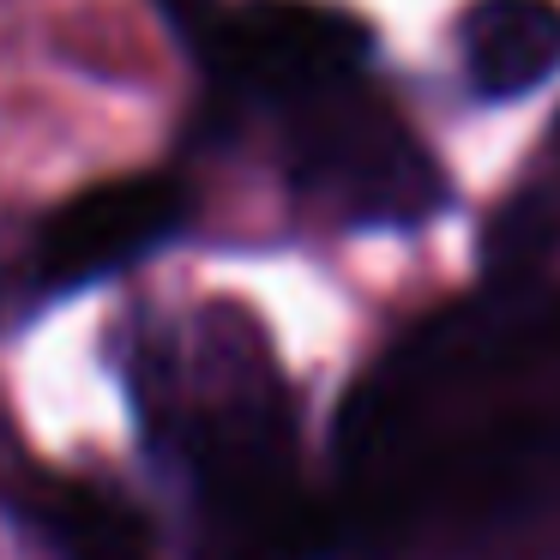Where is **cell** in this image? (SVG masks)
Instances as JSON below:
<instances>
[{
    "mask_svg": "<svg viewBox=\"0 0 560 560\" xmlns=\"http://www.w3.org/2000/svg\"><path fill=\"white\" fill-rule=\"evenodd\" d=\"M290 175L350 223H422L446 206L440 163L362 79L290 109Z\"/></svg>",
    "mask_w": 560,
    "mask_h": 560,
    "instance_id": "cell-1",
    "label": "cell"
},
{
    "mask_svg": "<svg viewBox=\"0 0 560 560\" xmlns=\"http://www.w3.org/2000/svg\"><path fill=\"white\" fill-rule=\"evenodd\" d=\"M368 49H374V31L343 7L242 0L235 13L218 19V31L206 37L199 55L230 91L295 109V103L343 85V79H362Z\"/></svg>",
    "mask_w": 560,
    "mask_h": 560,
    "instance_id": "cell-2",
    "label": "cell"
},
{
    "mask_svg": "<svg viewBox=\"0 0 560 560\" xmlns=\"http://www.w3.org/2000/svg\"><path fill=\"white\" fill-rule=\"evenodd\" d=\"M187 223V187L175 175H115L37 223L25 271L37 295H73L158 254Z\"/></svg>",
    "mask_w": 560,
    "mask_h": 560,
    "instance_id": "cell-3",
    "label": "cell"
},
{
    "mask_svg": "<svg viewBox=\"0 0 560 560\" xmlns=\"http://www.w3.org/2000/svg\"><path fill=\"white\" fill-rule=\"evenodd\" d=\"M464 67L482 97H524L560 73V0H476L464 13Z\"/></svg>",
    "mask_w": 560,
    "mask_h": 560,
    "instance_id": "cell-4",
    "label": "cell"
},
{
    "mask_svg": "<svg viewBox=\"0 0 560 560\" xmlns=\"http://www.w3.org/2000/svg\"><path fill=\"white\" fill-rule=\"evenodd\" d=\"M43 524L55 530L67 560H151L145 518L127 506L115 488L97 482H43L37 506Z\"/></svg>",
    "mask_w": 560,
    "mask_h": 560,
    "instance_id": "cell-5",
    "label": "cell"
},
{
    "mask_svg": "<svg viewBox=\"0 0 560 560\" xmlns=\"http://www.w3.org/2000/svg\"><path fill=\"white\" fill-rule=\"evenodd\" d=\"M560 254V211L542 187L500 199V211L482 230V271L500 290H524L548 271V259Z\"/></svg>",
    "mask_w": 560,
    "mask_h": 560,
    "instance_id": "cell-6",
    "label": "cell"
},
{
    "mask_svg": "<svg viewBox=\"0 0 560 560\" xmlns=\"http://www.w3.org/2000/svg\"><path fill=\"white\" fill-rule=\"evenodd\" d=\"M37 494H43V476L31 470L25 446H19L13 416L0 410V500H13V506H37Z\"/></svg>",
    "mask_w": 560,
    "mask_h": 560,
    "instance_id": "cell-7",
    "label": "cell"
},
{
    "mask_svg": "<svg viewBox=\"0 0 560 560\" xmlns=\"http://www.w3.org/2000/svg\"><path fill=\"white\" fill-rule=\"evenodd\" d=\"M158 13L170 19L194 49H206V37L218 31V19H223V7H218V0H158Z\"/></svg>",
    "mask_w": 560,
    "mask_h": 560,
    "instance_id": "cell-8",
    "label": "cell"
}]
</instances>
